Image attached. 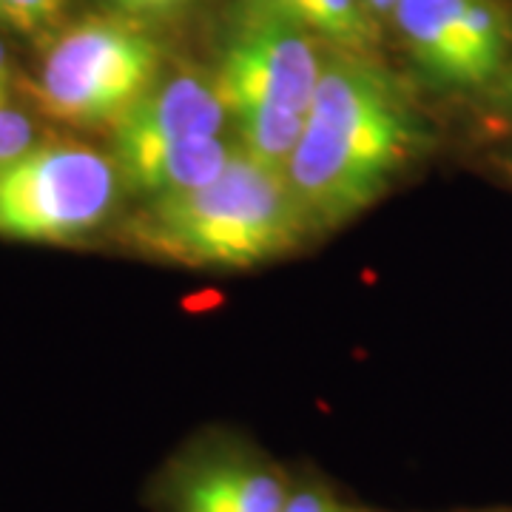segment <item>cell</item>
<instances>
[{
	"mask_svg": "<svg viewBox=\"0 0 512 512\" xmlns=\"http://www.w3.org/2000/svg\"><path fill=\"white\" fill-rule=\"evenodd\" d=\"M490 97V103H493V109L504 117V120H510L512 123V55L507 60V66H504V72L501 77L495 80V86L487 92Z\"/></svg>",
	"mask_w": 512,
	"mask_h": 512,
	"instance_id": "obj_14",
	"label": "cell"
},
{
	"mask_svg": "<svg viewBox=\"0 0 512 512\" xmlns=\"http://www.w3.org/2000/svg\"><path fill=\"white\" fill-rule=\"evenodd\" d=\"M470 512H512V510H470Z\"/></svg>",
	"mask_w": 512,
	"mask_h": 512,
	"instance_id": "obj_18",
	"label": "cell"
},
{
	"mask_svg": "<svg viewBox=\"0 0 512 512\" xmlns=\"http://www.w3.org/2000/svg\"><path fill=\"white\" fill-rule=\"evenodd\" d=\"M299 23L345 52H362L376 37L362 0H299Z\"/></svg>",
	"mask_w": 512,
	"mask_h": 512,
	"instance_id": "obj_10",
	"label": "cell"
},
{
	"mask_svg": "<svg viewBox=\"0 0 512 512\" xmlns=\"http://www.w3.org/2000/svg\"><path fill=\"white\" fill-rule=\"evenodd\" d=\"M282 512H362L316 476H291Z\"/></svg>",
	"mask_w": 512,
	"mask_h": 512,
	"instance_id": "obj_11",
	"label": "cell"
},
{
	"mask_svg": "<svg viewBox=\"0 0 512 512\" xmlns=\"http://www.w3.org/2000/svg\"><path fill=\"white\" fill-rule=\"evenodd\" d=\"M163 52L123 18H86L49 43L37 69L46 114L69 126H111L157 83Z\"/></svg>",
	"mask_w": 512,
	"mask_h": 512,
	"instance_id": "obj_4",
	"label": "cell"
},
{
	"mask_svg": "<svg viewBox=\"0 0 512 512\" xmlns=\"http://www.w3.org/2000/svg\"><path fill=\"white\" fill-rule=\"evenodd\" d=\"M12 94V57L6 43L0 40V100H9Z\"/></svg>",
	"mask_w": 512,
	"mask_h": 512,
	"instance_id": "obj_15",
	"label": "cell"
},
{
	"mask_svg": "<svg viewBox=\"0 0 512 512\" xmlns=\"http://www.w3.org/2000/svg\"><path fill=\"white\" fill-rule=\"evenodd\" d=\"M498 165H501V171H504V177L512 183V151H507V154H501V160H498Z\"/></svg>",
	"mask_w": 512,
	"mask_h": 512,
	"instance_id": "obj_17",
	"label": "cell"
},
{
	"mask_svg": "<svg viewBox=\"0 0 512 512\" xmlns=\"http://www.w3.org/2000/svg\"><path fill=\"white\" fill-rule=\"evenodd\" d=\"M228 123L231 117L214 80L202 74H174L165 83H154L151 92L114 123L111 157L126 160L188 137H220Z\"/></svg>",
	"mask_w": 512,
	"mask_h": 512,
	"instance_id": "obj_8",
	"label": "cell"
},
{
	"mask_svg": "<svg viewBox=\"0 0 512 512\" xmlns=\"http://www.w3.org/2000/svg\"><path fill=\"white\" fill-rule=\"evenodd\" d=\"M308 234L288 177L239 146L214 180L146 200L131 222L137 248L191 268H254L291 254Z\"/></svg>",
	"mask_w": 512,
	"mask_h": 512,
	"instance_id": "obj_2",
	"label": "cell"
},
{
	"mask_svg": "<svg viewBox=\"0 0 512 512\" xmlns=\"http://www.w3.org/2000/svg\"><path fill=\"white\" fill-rule=\"evenodd\" d=\"M117 3L120 9H128V12H157V9H168L180 0H111Z\"/></svg>",
	"mask_w": 512,
	"mask_h": 512,
	"instance_id": "obj_16",
	"label": "cell"
},
{
	"mask_svg": "<svg viewBox=\"0 0 512 512\" xmlns=\"http://www.w3.org/2000/svg\"><path fill=\"white\" fill-rule=\"evenodd\" d=\"M66 0H0V20L23 35H43L63 15Z\"/></svg>",
	"mask_w": 512,
	"mask_h": 512,
	"instance_id": "obj_12",
	"label": "cell"
},
{
	"mask_svg": "<svg viewBox=\"0 0 512 512\" xmlns=\"http://www.w3.org/2000/svg\"><path fill=\"white\" fill-rule=\"evenodd\" d=\"M390 18L413 66L439 92H490L512 55L501 0H399Z\"/></svg>",
	"mask_w": 512,
	"mask_h": 512,
	"instance_id": "obj_6",
	"label": "cell"
},
{
	"mask_svg": "<svg viewBox=\"0 0 512 512\" xmlns=\"http://www.w3.org/2000/svg\"><path fill=\"white\" fill-rule=\"evenodd\" d=\"M427 148L404 89L356 52L322 60L288 183L316 228H339L382 197Z\"/></svg>",
	"mask_w": 512,
	"mask_h": 512,
	"instance_id": "obj_1",
	"label": "cell"
},
{
	"mask_svg": "<svg viewBox=\"0 0 512 512\" xmlns=\"http://www.w3.org/2000/svg\"><path fill=\"white\" fill-rule=\"evenodd\" d=\"M114 157L83 143H37L0 168V239L74 242L94 234L120 200Z\"/></svg>",
	"mask_w": 512,
	"mask_h": 512,
	"instance_id": "obj_5",
	"label": "cell"
},
{
	"mask_svg": "<svg viewBox=\"0 0 512 512\" xmlns=\"http://www.w3.org/2000/svg\"><path fill=\"white\" fill-rule=\"evenodd\" d=\"M319 74L322 57L308 29L248 9L214 77L237 126V146L268 168L285 171L302 140Z\"/></svg>",
	"mask_w": 512,
	"mask_h": 512,
	"instance_id": "obj_3",
	"label": "cell"
},
{
	"mask_svg": "<svg viewBox=\"0 0 512 512\" xmlns=\"http://www.w3.org/2000/svg\"><path fill=\"white\" fill-rule=\"evenodd\" d=\"M291 487L274 458L234 433L185 444L154 481L157 512H282Z\"/></svg>",
	"mask_w": 512,
	"mask_h": 512,
	"instance_id": "obj_7",
	"label": "cell"
},
{
	"mask_svg": "<svg viewBox=\"0 0 512 512\" xmlns=\"http://www.w3.org/2000/svg\"><path fill=\"white\" fill-rule=\"evenodd\" d=\"M234 143L220 137H188L180 143L143 151L126 160H114L120 180L140 197H168L205 185L220 174L234 154Z\"/></svg>",
	"mask_w": 512,
	"mask_h": 512,
	"instance_id": "obj_9",
	"label": "cell"
},
{
	"mask_svg": "<svg viewBox=\"0 0 512 512\" xmlns=\"http://www.w3.org/2000/svg\"><path fill=\"white\" fill-rule=\"evenodd\" d=\"M37 143L40 140L35 120L18 106H12V100H0V168L15 163Z\"/></svg>",
	"mask_w": 512,
	"mask_h": 512,
	"instance_id": "obj_13",
	"label": "cell"
}]
</instances>
